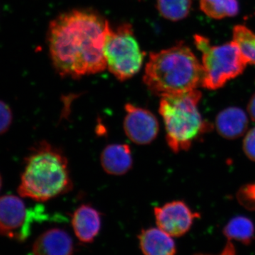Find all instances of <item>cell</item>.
<instances>
[{
	"mask_svg": "<svg viewBox=\"0 0 255 255\" xmlns=\"http://www.w3.org/2000/svg\"><path fill=\"white\" fill-rule=\"evenodd\" d=\"M191 0H157V7L161 16L172 21H181L190 13Z\"/></svg>",
	"mask_w": 255,
	"mask_h": 255,
	"instance_id": "e0dca14e",
	"label": "cell"
},
{
	"mask_svg": "<svg viewBox=\"0 0 255 255\" xmlns=\"http://www.w3.org/2000/svg\"><path fill=\"white\" fill-rule=\"evenodd\" d=\"M105 56L107 68L121 81L132 78L140 71L145 53L139 46L131 25L124 23L116 29L110 26L106 36Z\"/></svg>",
	"mask_w": 255,
	"mask_h": 255,
	"instance_id": "8992f818",
	"label": "cell"
},
{
	"mask_svg": "<svg viewBox=\"0 0 255 255\" xmlns=\"http://www.w3.org/2000/svg\"><path fill=\"white\" fill-rule=\"evenodd\" d=\"M12 120V112L9 105L0 100V135L9 130Z\"/></svg>",
	"mask_w": 255,
	"mask_h": 255,
	"instance_id": "ffe728a7",
	"label": "cell"
},
{
	"mask_svg": "<svg viewBox=\"0 0 255 255\" xmlns=\"http://www.w3.org/2000/svg\"><path fill=\"white\" fill-rule=\"evenodd\" d=\"M72 226L80 241L92 243L98 236L102 226L100 212L88 204L79 206L72 217Z\"/></svg>",
	"mask_w": 255,
	"mask_h": 255,
	"instance_id": "8fae6325",
	"label": "cell"
},
{
	"mask_svg": "<svg viewBox=\"0 0 255 255\" xmlns=\"http://www.w3.org/2000/svg\"><path fill=\"white\" fill-rule=\"evenodd\" d=\"M101 163L104 170L111 175L125 174L131 169L132 157L130 146L127 144H111L102 151Z\"/></svg>",
	"mask_w": 255,
	"mask_h": 255,
	"instance_id": "7c38bea8",
	"label": "cell"
},
{
	"mask_svg": "<svg viewBox=\"0 0 255 255\" xmlns=\"http://www.w3.org/2000/svg\"><path fill=\"white\" fill-rule=\"evenodd\" d=\"M228 241H236L243 244L250 245L255 236L253 221L245 216L233 218L223 229Z\"/></svg>",
	"mask_w": 255,
	"mask_h": 255,
	"instance_id": "9a60e30c",
	"label": "cell"
},
{
	"mask_svg": "<svg viewBox=\"0 0 255 255\" xmlns=\"http://www.w3.org/2000/svg\"><path fill=\"white\" fill-rule=\"evenodd\" d=\"M240 203L250 210H255V183L242 188L238 193Z\"/></svg>",
	"mask_w": 255,
	"mask_h": 255,
	"instance_id": "d6986e66",
	"label": "cell"
},
{
	"mask_svg": "<svg viewBox=\"0 0 255 255\" xmlns=\"http://www.w3.org/2000/svg\"><path fill=\"white\" fill-rule=\"evenodd\" d=\"M248 124L246 112L238 107L225 109L216 119V128L219 135L230 140L242 136L248 129Z\"/></svg>",
	"mask_w": 255,
	"mask_h": 255,
	"instance_id": "4fadbf2b",
	"label": "cell"
},
{
	"mask_svg": "<svg viewBox=\"0 0 255 255\" xmlns=\"http://www.w3.org/2000/svg\"><path fill=\"white\" fill-rule=\"evenodd\" d=\"M233 41L238 45L248 64L255 65V33L245 25L233 29Z\"/></svg>",
	"mask_w": 255,
	"mask_h": 255,
	"instance_id": "ac0fdd59",
	"label": "cell"
},
{
	"mask_svg": "<svg viewBox=\"0 0 255 255\" xmlns=\"http://www.w3.org/2000/svg\"><path fill=\"white\" fill-rule=\"evenodd\" d=\"M1 187H2V178H1V174H0V190H1Z\"/></svg>",
	"mask_w": 255,
	"mask_h": 255,
	"instance_id": "cb8c5ba5",
	"label": "cell"
},
{
	"mask_svg": "<svg viewBox=\"0 0 255 255\" xmlns=\"http://www.w3.org/2000/svg\"><path fill=\"white\" fill-rule=\"evenodd\" d=\"M124 131L132 142L138 145H147L155 140L159 132V123L152 112L132 105L125 107Z\"/></svg>",
	"mask_w": 255,
	"mask_h": 255,
	"instance_id": "9c48e42d",
	"label": "cell"
},
{
	"mask_svg": "<svg viewBox=\"0 0 255 255\" xmlns=\"http://www.w3.org/2000/svg\"><path fill=\"white\" fill-rule=\"evenodd\" d=\"M156 223L159 229L172 237L184 236L190 230L194 220L199 217L186 203L174 201L154 209Z\"/></svg>",
	"mask_w": 255,
	"mask_h": 255,
	"instance_id": "ba28073f",
	"label": "cell"
},
{
	"mask_svg": "<svg viewBox=\"0 0 255 255\" xmlns=\"http://www.w3.org/2000/svg\"><path fill=\"white\" fill-rule=\"evenodd\" d=\"M110 26L100 14L87 10H74L53 20L48 41L58 73L80 78L105 70V44Z\"/></svg>",
	"mask_w": 255,
	"mask_h": 255,
	"instance_id": "6da1fadb",
	"label": "cell"
},
{
	"mask_svg": "<svg viewBox=\"0 0 255 255\" xmlns=\"http://www.w3.org/2000/svg\"><path fill=\"white\" fill-rule=\"evenodd\" d=\"M34 210L28 209L22 199L14 195L0 197V234L22 242L31 233L36 218Z\"/></svg>",
	"mask_w": 255,
	"mask_h": 255,
	"instance_id": "52a82bcc",
	"label": "cell"
},
{
	"mask_svg": "<svg viewBox=\"0 0 255 255\" xmlns=\"http://www.w3.org/2000/svg\"><path fill=\"white\" fill-rule=\"evenodd\" d=\"M73 188L68 159L60 149L40 142L25 159L18 194L37 201H46Z\"/></svg>",
	"mask_w": 255,
	"mask_h": 255,
	"instance_id": "7a4b0ae2",
	"label": "cell"
},
{
	"mask_svg": "<svg viewBox=\"0 0 255 255\" xmlns=\"http://www.w3.org/2000/svg\"><path fill=\"white\" fill-rule=\"evenodd\" d=\"M73 242L70 235L60 228L42 233L33 246V255H73Z\"/></svg>",
	"mask_w": 255,
	"mask_h": 255,
	"instance_id": "30bf717a",
	"label": "cell"
},
{
	"mask_svg": "<svg viewBox=\"0 0 255 255\" xmlns=\"http://www.w3.org/2000/svg\"><path fill=\"white\" fill-rule=\"evenodd\" d=\"M243 150L247 157L255 162V127L246 134L243 141Z\"/></svg>",
	"mask_w": 255,
	"mask_h": 255,
	"instance_id": "44dd1931",
	"label": "cell"
},
{
	"mask_svg": "<svg viewBox=\"0 0 255 255\" xmlns=\"http://www.w3.org/2000/svg\"><path fill=\"white\" fill-rule=\"evenodd\" d=\"M202 79L201 63L182 43L151 53L143 76L148 90L160 97L196 90Z\"/></svg>",
	"mask_w": 255,
	"mask_h": 255,
	"instance_id": "3957f363",
	"label": "cell"
},
{
	"mask_svg": "<svg viewBox=\"0 0 255 255\" xmlns=\"http://www.w3.org/2000/svg\"><path fill=\"white\" fill-rule=\"evenodd\" d=\"M248 113L251 119L255 122V94L252 97L248 107Z\"/></svg>",
	"mask_w": 255,
	"mask_h": 255,
	"instance_id": "7402d4cb",
	"label": "cell"
},
{
	"mask_svg": "<svg viewBox=\"0 0 255 255\" xmlns=\"http://www.w3.org/2000/svg\"><path fill=\"white\" fill-rule=\"evenodd\" d=\"M199 5L206 16L214 19L233 17L239 12L238 0H199Z\"/></svg>",
	"mask_w": 255,
	"mask_h": 255,
	"instance_id": "2e32d148",
	"label": "cell"
},
{
	"mask_svg": "<svg viewBox=\"0 0 255 255\" xmlns=\"http://www.w3.org/2000/svg\"><path fill=\"white\" fill-rule=\"evenodd\" d=\"M201 92L196 90L161 97L159 112L163 119L166 140L174 152L186 151L211 125L204 121L198 106Z\"/></svg>",
	"mask_w": 255,
	"mask_h": 255,
	"instance_id": "277c9868",
	"label": "cell"
},
{
	"mask_svg": "<svg viewBox=\"0 0 255 255\" xmlns=\"http://www.w3.org/2000/svg\"><path fill=\"white\" fill-rule=\"evenodd\" d=\"M194 38L196 48L202 55L201 87L210 90H218L246 70L248 62L234 41L213 46L205 36L197 34Z\"/></svg>",
	"mask_w": 255,
	"mask_h": 255,
	"instance_id": "5b68a950",
	"label": "cell"
},
{
	"mask_svg": "<svg viewBox=\"0 0 255 255\" xmlns=\"http://www.w3.org/2000/svg\"><path fill=\"white\" fill-rule=\"evenodd\" d=\"M144 255H175L176 246L172 236L159 228L142 230L138 236Z\"/></svg>",
	"mask_w": 255,
	"mask_h": 255,
	"instance_id": "5bb4252c",
	"label": "cell"
},
{
	"mask_svg": "<svg viewBox=\"0 0 255 255\" xmlns=\"http://www.w3.org/2000/svg\"><path fill=\"white\" fill-rule=\"evenodd\" d=\"M219 255H236V251H235L234 246H233V245L231 243V241H228V244L226 245V248L223 249L222 253Z\"/></svg>",
	"mask_w": 255,
	"mask_h": 255,
	"instance_id": "603a6c76",
	"label": "cell"
}]
</instances>
